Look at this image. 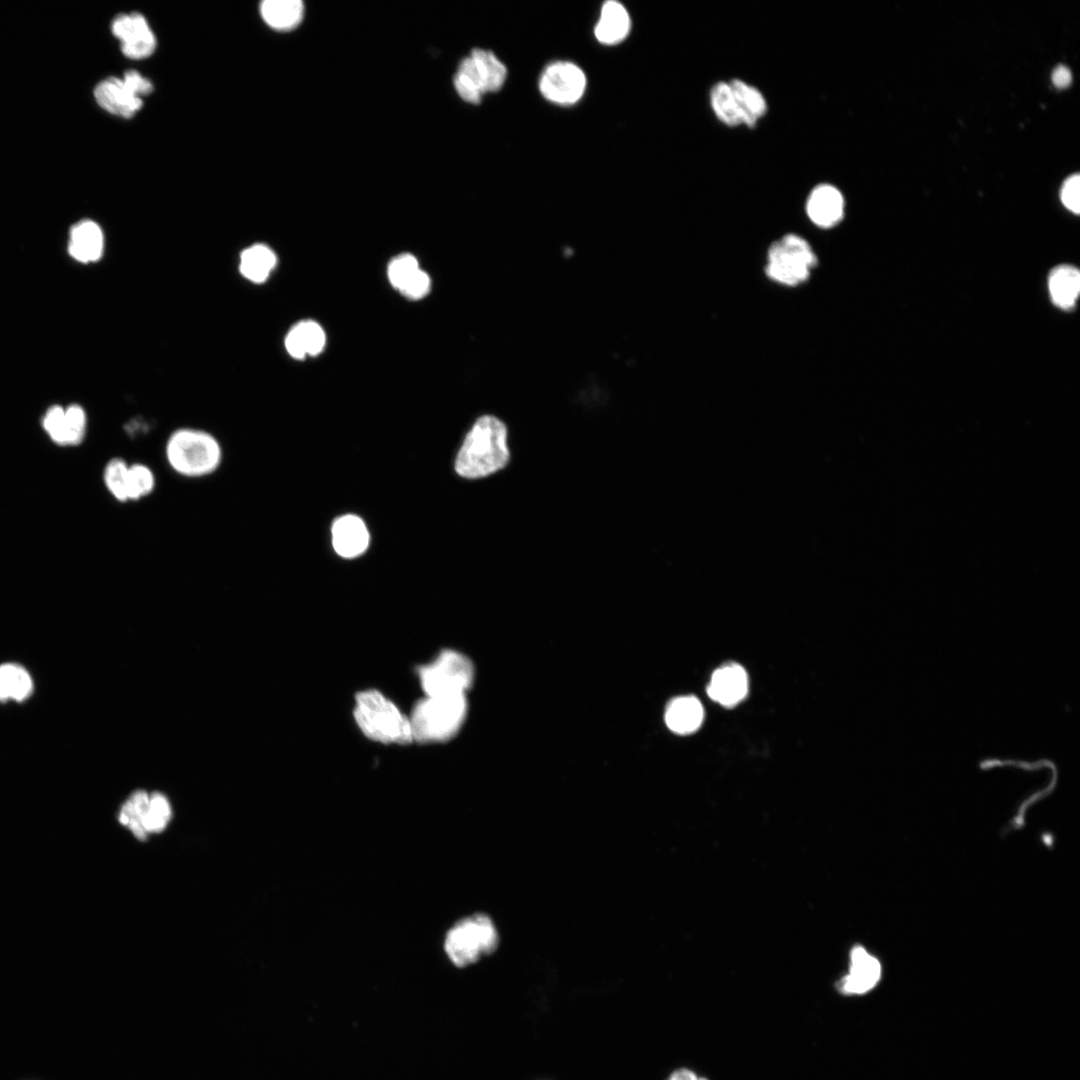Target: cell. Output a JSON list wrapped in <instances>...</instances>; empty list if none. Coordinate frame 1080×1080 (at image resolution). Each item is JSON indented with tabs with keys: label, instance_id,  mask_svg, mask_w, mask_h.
I'll return each instance as SVG.
<instances>
[{
	"label": "cell",
	"instance_id": "7",
	"mask_svg": "<svg viewBox=\"0 0 1080 1080\" xmlns=\"http://www.w3.org/2000/svg\"><path fill=\"white\" fill-rule=\"evenodd\" d=\"M816 263L809 243L796 234H787L771 244L765 272L780 284L796 286L808 279Z\"/></svg>",
	"mask_w": 1080,
	"mask_h": 1080
},
{
	"label": "cell",
	"instance_id": "35",
	"mask_svg": "<svg viewBox=\"0 0 1080 1080\" xmlns=\"http://www.w3.org/2000/svg\"><path fill=\"white\" fill-rule=\"evenodd\" d=\"M1051 79L1056 87L1066 88L1071 83L1072 75L1066 66L1059 65L1054 69Z\"/></svg>",
	"mask_w": 1080,
	"mask_h": 1080
},
{
	"label": "cell",
	"instance_id": "12",
	"mask_svg": "<svg viewBox=\"0 0 1080 1080\" xmlns=\"http://www.w3.org/2000/svg\"><path fill=\"white\" fill-rule=\"evenodd\" d=\"M880 977L879 960L863 947L855 946L850 953L849 972L839 981V990L847 995H861L872 990Z\"/></svg>",
	"mask_w": 1080,
	"mask_h": 1080
},
{
	"label": "cell",
	"instance_id": "19",
	"mask_svg": "<svg viewBox=\"0 0 1080 1080\" xmlns=\"http://www.w3.org/2000/svg\"><path fill=\"white\" fill-rule=\"evenodd\" d=\"M704 710L701 702L693 696L673 699L667 706L665 722L677 734H690L702 724Z\"/></svg>",
	"mask_w": 1080,
	"mask_h": 1080
},
{
	"label": "cell",
	"instance_id": "9",
	"mask_svg": "<svg viewBox=\"0 0 1080 1080\" xmlns=\"http://www.w3.org/2000/svg\"><path fill=\"white\" fill-rule=\"evenodd\" d=\"M152 83L136 70H128L122 78L108 77L94 88L96 102L107 112L119 117H132L143 104L142 96L151 93Z\"/></svg>",
	"mask_w": 1080,
	"mask_h": 1080
},
{
	"label": "cell",
	"instance_id": "16",
	"mask_svg": "<svg viewBox=\"0 0 1080 1080\" xmlns=\"http://www.w3.org/2000/svg\"><path fill=\"white\" fill-rule=\"evenodd\" d=\"M332 543L342 557L352 558L362 554L368 547L369 534L364 522L355 515H345L332 526Z\"/></svg>",
	"mask_w": 1080,
	"mask_h": 1080
},
{
	"label": "cell",
	"instance_id": "30",
	"mask_svg": "<svg viewBox=\"0 0 1080 1080\" xmlns=\"http://www.w3.org/2000/svg\"><path fill=\"white\" fill-rule=\"evenodd\" d=\"M86 425V413L81 406L73 404L65 408V446H75L80 444L86 433Z\"/></svg>",
	"mask_w": 1080,
	"mask_h": 1080
},
{
	"label": "cell",
	"instance_id": "5",
	"mask_svg": "<svg viewBox=\"0 0 1080 1080\" xmlns=\"http://www.w3.org/2000/svg\"><path fill=\"white\" fill-rule=\"evenodd\" d=\"M498 933L494 922L476 913L457 921L447 932L444 950L457 967H467L495 951Z\"/></svg>",
	"mask_w": 1080,
	"mask_h": 1080
},
{
	"label": "cell",
	"instance_id": "36",
	"mask_svg": "<svg viewBox=\"0 0 1080 1080\" xmlns=\"http://www.w3.org/2000/svg\"><path fill=\"white\" fill-rule=\"evenodd\" d=\"M666 1080H707L704 1077L698 1076L694 1071L688 1068H678L670 1073Z\"/></svg>",
	"mask_w": 1080,
	"mask_h": 1080
},
{
	"label": "cell",
	"instance_id": "14",
	"mask_svg": "<svg viewBox=\"0 0 1080 1080\" xmlns=\"http://www.w3.org/2000/svg\"><path fill=\"white\" fill-rule=\"evenodd\" d=\"M747 690V674L738 664L724 665L714 671L707 687L709 697L727 707L740 702Z\"/></svg>",
	"mask_w": 1080,
	"mask_h": 1080
},
{
	"label": "cell",
	"instance_id": "31",
	"mask_svg": "<svg viewBox=\"0 0 1080 1080\" xmlns=\"http://www.w3.org/2000/svg\"><path fill=\"white\" fill-rule=\"evenodd\" d=\"M418 269L420 267L417 258L412 254L403 253L390 261L387 269L388 279L392 286L399 290Z\"/></svg>",
	"mask_w": 1080,
	"mask_h": 1080
},
{
	"label": "cell",
	"instance_id": "23",
	"mask_svg": "<svg viewBox=\"0 0 1080 1080\" xmlns=\"http://www.w3.org/2000/svg\"><path fill=\"white\" fill-rule=\"evenodd\" d=\"M32 690V677L23 666L16 663L0 665V701H24Z\"/></svg>",
	"mask_w": 1080,
	"mask_h": 1080
},
{
	"label": "cell",
	"instance_id": "3",
	"mask_svg": "<svg viewBox=\"0 0 1080 1080\" xmlns=\"http://www.w3.org/2000/svg\"><path fill=\"white\" fill-rule=\"evenodd\" d=\"M466 713L465 693L427 696L411 712L412 738L419 743L447 741L460 729Z\"/></svg>",
	"mask_w": 1080,
	"mask_h": 1080
},
{
	"label": "cell",
	"instance_id": "34",
	"mask_svg": "<svg viewBox=\"0 0 1080 1080\" xmlns=\"http://www.w3.org/2000/svg\"><path fill=\"white\" fill-rule=\"evenodd\" d=\"M1079 186L1080 177L1078 174L1068 177L1061 189V201L1064 206L1070 211L1079 213Z\"/></svg>",
	"mask_w": 1080,
	"mask_h": 1080
},
{
	"label": "cell",
	"instance_id": "6",
	"mask_svg": "<svg viewBox=\"0 0 1080 1080\" xmlns=\"http://www.w3.org/2000/svg\"><path fill=\"white\" fill-rule=\"evenodd\" d=\"M506 75L505 65L491 51L473 49L459 64L454 86L463 100L478 104L484 93L503 86Z\"/></svg>",
	"mask_w": 1080,
	"mask_h": 1080
},
{
	"label": "cell",
	"instance_id": "21",
	"mask_svg": "<svg viewBox=\"0 0 1080 1080\" xmlns=\"http://www.w3.org/2000/svg\"><path fill=\"white\" fill-rule=\"evenodd\" d=\"M1048 288L1052 302L1057 307L1064 310L1071 309L1079 295V271L1070 265L1056 267L1049 275Z\"/></svg>",
	"mask_w": 1080,
	"mask_h": 1080
},
{
	"label": "cell",
	"instance_id": "27",
	"mask_svg": "<svg viewBox=\"0 0 1080 1080\" xmlns=\"http://www.w3.org/2000/svg\"><path fill=\"white\" fill-rule=\"evenodd\" d=\"M129 465L121 458H113L104 468V484L119 502H129Z\"/></svg>",
	"mask_w": 1080,
	"mask_h": 1080
},
{
	"label": "cell",
	"instance_id": "10",
	"mask_svg": "<svg viewBox=\"0 0 1080 1080\" xmlns=\"http://www.w3.org/2000/svg\"><path fill=\"white\" fill-rule=\"evenodd\" d=\"M586 88L584 72L571 62L558 61L548 65L543 71L539 89L549 101L560 105L576 103Z\"/></svg>",
	"mask_w": 1080,
	"mask_h": 1080
},
{
	"label": "cell",
	"instance_id": "22",
	"mask_svg": "<svg viewBox=\"0 0 1080 1080\" xmlns=\"http://www.w3.org/2000/svg\"><path fill=\"white\" fill-rule=\"evenodd\" d=\"M259 9L263 20L279 31L294 29L304 15V4L301 0H264Z\"/></svg>",
	"mask_w": 1080,
	"mask_h": 1080
},
{
	"label": "cell",
	"instance_id": "11",
	"mask_svg": "<svg viewBox=\"0 0 1080 1080\" xmlns=\"http://www.w3.org/2000/svg\"><path fill=\"white\" fill-rule=\"evenodd\" d=\"M113 35L119 39L123 54L131 59H144L155 50L156 39L145 17L139 13L116 16L111 23Z\"/></svg>",
	"mask_w": 1080,
	"mask_h": 1080
},
{
	"label": "cell",
	"instance_id": "29",
	"mask_svg": "<svg viewBox=\"0 0 1080 1080\" xmlns=\"http://www.w3.org/2000/svg\"><path fill=\"white\" fill-rule=\"evenodd\" d=\"M155 488L153 471L145 464L129 465V501L149 496Z\"/></svg>",
	"mask_w": 1080,
	"mask_h": 1080
},
{
	"label": "cell",
	"instance_id": "32",
	"mask_svg": "<svg viewBox=\"0 0 1080 1080\" xmlns=\"http://www.w3.org/2000/svg\"><path fill=\"white\" fill-rule=\"evenodd\" d=\"M64 415L65 408L54 405L47 409L42 419L43 428L51 440L61 446H65Z\"/></svg>",
	"mask_w": 1080,
	"mask_h": 1080
},
{
	"label": "cell",
	"instance_id": "20",
	"mask_svg": "<svg viewBox=\"0 0 1080 1080\" xmlns=\"http://www.w3.org/2000/svg\"><path fill=\"white\" fill-rule=\"evenodd\" d=\"M729 82L736 100L742 125L754 128L767 113V101L762 92L744 80L734 78Z\"/></svg>",
	"mask_w": 1080,
	"mask_h": 1080
},
{
	"label": "cell",
	"instance_id": "17",
	"mask_svg": "<svg viewBox=\"0 0 1080 1080\" xmlns=\"http://www.w3.org/2000/svg\"><path fill=\"white\" fill-rule=\"evenodd\" d=\"M326 336L322 327L313 320H304L293 326L285 338V347L295 359L318 355L324 348Z\"/></svg>",
	"mask_w": 1080,
	"mask_h": 1080
},
{
	"label": "cell",
	"instance_id": "18",
	"mask_svg": "<svg viewBox=\"0 0 1080 1080\" xmlns=\"http://www.w3.org/2000/svg\"><path fill=\"white\" fill-rule=\"evenodd\" d=\"M630 27L626 8L620 2L607 1L602 6L594 33L600 43L614 45L626 38Z\"/></svg>",
	"mask_w": 1080,
	"mask_h": 1080
},
{
	"label": "cell",
	"instance_id": "1",
	"mask_svg": "<svg viewBox=\"0 0 1080 1080\" xmlns=\"http://www.w3.org/2000/svg\"><path fill=\"white\" fill-rule=\"evenodd\" d=\"M510 456L506 425L494 416L484 415L467 433L455 470L464 478H483L506 467Z\"/></svg>",
	"mask_w": 1080,
	"mask_h": 1080
},
{
	"label": "cell",
	"instance_id": "26",
	"mask_svg": "<svg viewBox=\"0 0 1080 1080\" xmlns=\"http://www.w3.org/2000/svg\"><path fill=\"white\" fill-rule=\"evenodd\" d=\"M149 804V793L144 790L134 791L121 805L118 820L120 824L127 826L136 838L143 841L147 833L142 827L141 821Z\"/></svg>",
	"mask_w": 1080,
	"mask_h": 1080
},
{
	"label": "cell",
	"instance_id": "4",
	"mask_svg": "<svg viewBox=\"0 0 1080 1080\" xmlns=\"http://www.w3.org/2000/svg\"><path fill=\"white\" fill-rule=\"evenodd\" d=\"M355 701L354 718L365 736L382 743L412 742L409 718L380 692H359Z\"/></svg>",
	"mask_w": 1080,
	"mask_h": 1080
},
{
	"label": "cell",
	"instance_id": "8",
	"mask_svg": "<svg viewBox=\"0 0 1080 1080\" xmlns=\"http://www.w3.org/2000/svg\"><path fill=\"white\" fill-rule=\"evenodd\" d=\"M423 691L428 697L465 693L474 679V666L465 655L443 650L437 658L417 668Z\"/></svg>",
	"mask_w": 1080,
	"mask_h": 1080
},
{
	"label": "cell",
	"instance_id": "28",
	"mask_svg": "<svg viewBox=\"0 0 1080 1080\" xmlns=\"http://www.w3.org/2000/svg\"><path fill=\"white\" fill-rule=\"evenodd\" d=\"M172 816V810L167 797L161 792L149 793V804L142 818V827L145 832H161L167 826Z\"/></svg>",
	"mask_w": 1080,
	"mask_h": 1080
},
{
	"label": "cell",
	"instance_id": "15",
	"mask_svg": "<svg viewBox=\"0 0 1080 1080\" xmlns=\"http://www.w3.org/2000/svg\"><path fill=\"white\" fill-rule=\"evenodd\" d=\"M104 236L100 226L84 219L75 223L69 231L68 252L78 262L97 261L103 253Z\"/></svg>",
	"mask_w": 1080,
	"mask_h": 1080
},
{
	"label": "cell",
	"instance_id": "13",
	"mask_svg": "<svg viewBox=\"0 0 1080 1080\" xmlns=\"http://www.w3.org/2000/svg\"><path fill=\"white\" fill-rule=\"evenodd\" d=\"M844 205V197L837 187L821 183L810 191L805 208L812 223L827 229L842 220Z\"/></svg>",
	"mask_w": 1080,
	"mask_h": 1080
},
{
	"label": "cell",
	"instance_id": "25",
	"mask_svg": "<svg viewBox=\"0 0 1080 1080\" xmlns=\"http://www.w3.org/2000/svg\"><path fill=\"white\" fill-rule=\"evenodd\" d=\"M710 105L715 116L728 127L742 125L735 97L728 81H718L710 89Z\"/></svg>",
	"mask_w": 1080,
	"mask_h": 1080
},
{
	"label": "cell",
	"instance_id": "33",
	"mask_svg": "<svg viewBox=\"0 0 1080 1080\" xmlns=\"http://www.w3.org/2000/svg\"><path fill=\"white\" fill-rule=\"evenodd\" d=\"M431 288V279L422 269H418L399 289L409 299L417 300L427 295Z\"/></svg>",
	"mask_w": 1080,
	"mask_h": 1080
},
{
	"label": "cell",
	"instance_id": "2",
	"mask_svg": "<svg viewBox=\"0 0 1080 1080\" xmlns=\"http://www.w3.org/2000/svg\"><path fill=\"white\" fill-rule=\"evenodd\" d=\"M165 457L175 473L187 478H201L218 469L223 452L219 441L209 432L181 428L168 437Z\"/></svg>",
	"mask_w": 1080,
	"mask_h": 1080
},
{
	"label": "cell",
	"instance_id": "24",
	"mask_svg": "<svg viewBox=\"0 0 1080 1080\" xmlns=\"http://www.w3.org/2000/svg\"><path fill=\"white\" fill-rule=\"evenodd\" d=\"M276 265V255L264 244L246 248L240 256L241 274L254 283L264 282Z\"/></svg>",
	"mask_w": 1080,
	"mask_h": 1080
}]
</instances>
